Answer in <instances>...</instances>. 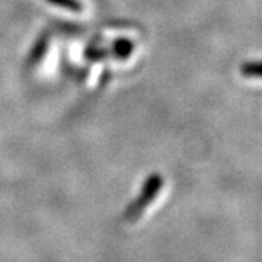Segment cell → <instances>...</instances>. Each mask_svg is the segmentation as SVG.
I'll use <instances>...</instances> for the list:
<instances>
[{"label":"cell","mask_w":262,"mask_h":262,"mask_svg":"<svg viewBox=\"0 0 262 262\" xmlns=\"http://www.w3.org/2000/svg\"><path fill=\"white\" fill-rule=\"evenodd\" d=\"M162 187H163V178L159 173H153L151 177H149L143 185L140 195L137 196V200L127 208V211L124 214V220L127 223H134L136 220H139L141 214L144 213V210L155 201V198L158 196Z\"/></svg>","instance_id":"cell-1"},{"label":"cell","mask_w":262,"mask_h":262,"mask_svg":"<svg viewBox=\"0 0 262 262\" xmlns=\"http://www.w3.org/2000/svg\"><path fill=\"white\" fill-rule=\"evenodd\" d=\"M241 75L249 79H262V61H249L242 64Z\"/></svg>","instance_id":"cell-2"},{"label":"cell","mask_w":262,"mask_h":262,"mask_svg":"<svg viewBox=\"0 0 262 262\" xmlns=\"http://www.w3.org/2000/svg\"><path fill=\"white\" fill-rule=\"evenodd\" d=\"M133 51V44L127 39H120L115 42V54L118 57H128Z\"/></svg>","instance_id":"cell-3"},{"label":"cell","mask_w":262,"mask_h":262,"mask_svg":"<svg viewBox=\"0 0 262 262\" xmlns=\"http://www.w3.org/2000/svg\"><path fill=\"white\" fill-rule=\"evenodd\" d=\"M48 3L58 6V8H63V9L69 10H80L82 9V5L77 2V0H47Z\"/></svg>","instance_id":"cell-4"},{"label":"cell","mask_w":262,"mask_h":262,"mask_svg":"<svg viewBox=\"0 0 262 262\" xmlns=\"http://www.w3.org/2000/svg\"><path fill=\"white\" fill-rule=\"evenodd\" d=\"M37 47H38L37 50H34V53L31 54V60H32V61H38L41 57L44 56V51H46V47H47V42H46V39H41Z\"/></svg>","instance_id":"cell-5"}]
</instances>
